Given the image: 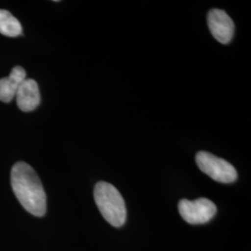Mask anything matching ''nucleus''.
<instances>
[{"label":"nucleus","mask_w":251,"mask_h":251,"mask_svg":"<svg viewBox=\"0 0 251 251\" xmlns=\"http://www.w3.org/2000/svg\"><path fill=\"white\" fill-rule=\"evenodd\" d=\"M207 25L217 41L228 44L233 37L234 24L231 17L222 9H213L207 13Z\"/></svg>","instance_id":"39448f33"},{"label":"nucleus","mask_w":251,"mask_h":251,"mask_svg":"<svg viewBox=\"0 0 251 251\" xmlns=\"http://www.w3.org/2000/svg\"><path fill=\"white\" fill-rule=\"evenodd\" d=\"M179 212L182 219L190 225H202L209 222L215 216L217 207L207 198H198L194 201L181 199L179 202Z\"/></svg>","instance_id":"20e7f679"},{"label":"nucleus","mask_w":251,"mask_h":251,"mask_svg":"<svg viewBox=\"0 0 251 251\" xmlns=\"http://www.w3.org/2000/svg\"><path fill=\"white\" fill-rule=\"evenodd\" d=\"M22 32L23 28L18 20L8 10L0 9V34L14 37L20 36Z\"/></svg>","instance_id":"6e6552de"},{"label":"nucleus","mask_w":251,"mask_h":251,"mask_svg":"<svg viewBox=\"0 0 251 251\" xmlns=\"http://www.w3.org/2000/svg\"><path fill=\"white\" fill-rule=\"evenodd\" d=\"M17 105L24 112L35 110L40 103V92L36 81L25 78L20 85L15 95Z\"/></svg>","instance_id":"423d86ee"},{"label":"nucleus","mask_w":251,"mask_h":251,"mask_svg":"<svg viewBox=\"0 0 251 251\" xmlns=\"http://www.w3.org/2000/svg\"><path fill=\"white\" fill-rule=\"evenodd\" d=\"M10 182L14 195L29 213L42 217L47 211L45 190L34 169L25 162H17L11 169Z\"/></svg>","instance_id":"f257e3e1"},{"label":"nucleus","mask_w":251,"mask_h":251,"mask_svg":"<svg viewBox=\"0 0 251 251\" xmlns=\"http://www.w3.org/2000/svg\"><path fill=\"white\" fill-rule=\"evenodd\" d=\"M196 161L200 171L218 182L231 183L237 179V171L232 164L210 152H198Z\"/></svg>","instance_id":"7ed1b4c3"},{"label":"nucleus","mask_w":251,"mask_h":251,"mask_svg":"<svg viewBox=\"0 0 251 251\" xmlns=\"http://www.w3.org/2000/svg\"><path fill=\"white\" fill-rule=\"evenodd\" d=\"M94 199L101 215L115 227H121L126 220L124 199L114 185L100 181L94 188Z\"/></svg>","instance_id":"f03ea898"},{"label":"nucleus","mask_w":251,"mask_h":251,"mask_svg":"<svg viewBox=\"0 0 251 251\" xmlns=\"http://www.w3.org/2000/svg\"><path fill=\"white\" fill-rule=\"evenodd\" d=\"M26 78L25 70L21 66H15L8 77L0 79V100L9 102L15 97L20 85Z\"/></svg>","instance_id":"0eeeda50"}]
</instances>
